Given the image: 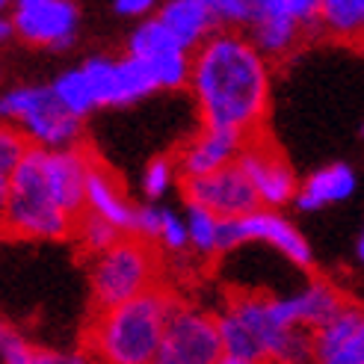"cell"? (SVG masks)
Wrapping results in <instances>:
<instances>
[{
    "mask_svg": "<svg viewBox=\"0 0 364 364\" xmlns=\"http://www.w3.org/2000/svg\"><path fill=\"white\" fill-rule=\"evenodd\" d=\"M18 335H21V332H18L12 323H6L4 317H0V358H4V353L12 347V341H15Z\"/></svg>",
    "mask_w": 364,
    "mask_h": 364,
    "instance_id": "32",
    "label": "cell"
},
{
    "mask_svg": "<svg viewBox=\"0 0 364 364\" xmlns=\"http://www.w3.org/2000/svg\"><path fill=\"white\" fill-rule=\"evenodd\" d=\"M15 36V27H12V18L6 15V12H0V45L4 42H9Z\"/></svg>",
    "mask_w": 364,
    "mask_h": 364,
    "instance_id": "33",
    "label": "cell"
},
{
    "mask_svg": "<svg viewBox=\"0 0 364 364\" xmlns=\"http://www.w3.org/2000/svg\"><path fill=\"white\" fill-rule=\"evenodd\" d=\"M9 6H6V0H0V12H6Z\"/></svg>",
    "mask_w": 364,
    "mask_h": 364,
    "instance_id": "36",
    "label": "cell"
},
{
    "mask_svg": "<svg viewBox=\"0 0 364 364\" xmlns=\"http://www.w3.org/2000/svg\"><path fill=\"white\" fill-rule=\"evenodd\" d=\"M216 364H255V361H249V358H240V355H223L220 361H216Z\"/></svg>",
    "mask_w": 364,
    "mask_h": 364,
    "instance_id": "34",
    "label": "cell"
},
{
    "mask_svg": "<svg viewBox=\"0 0 364 364\" xmlns=\"http://www.w3.org/2000/svg\"><path fill=\"white\" fill-rule=\"evenodd\" d=\"M86 213L101 216L104 223H110L122 234H131L134 228L136 205H131V198H127L124 187L119 184V178L101 160L92 166L89 181H86Z\"/></svg>",
    "mask_w": 364,
    "mask_h": 364,
    "instance_id": "17",
    "label": "cell"
},
{
    "mask_svg": "<svg viewBox=\"0 0 364 364\" xmlns=\"http://www.w3.org/2000/svg\"><path fill=\"white\" fill-rule=\"evenodd\" d=\"M361 136H364V127H361Z\"/></svg>",
    "mask_w": 364,
    "mask_h": 364,
    "instance_id": "37",
    "label": "cell"
},
{
    "mask_svg": "<svg viewBox=\"0 0 364 364\" xmlns=\"http://www.w3.org/2000/svg\"><path fill=\"white\" fill-rule=\"evenodd\" d=\"M113 9L119 15H127V18H139V21H145V18H151V9H157L151 0H116Z\"/></svg>",
    "mask_w": 364,
    "mask_h": 364,
    "instance_id": "31",
    "label": "cell"
},
{
    "mask_svg": "<svg viewBox=\"0 0 364 364\" xmlns=\"http://www.w3.org/2000/svg\"><path fill=\"white\" fill-rule=\"evenodd\" d=\"M163 210H166V208H157V205H139V208H136V213H134V228H131L134 237L154 243V240H157V234H160Z\"/></svg>",
    "mask_w": 364,
    "mask_h": 364,
    "instance_id": "29",
    "label": "cell"
},
{
    "mask_svg": "<svg viewBox=\"0 0 364 364\" xmlns=\"http://www.w3.org/2000/svg\"><path fill=\"white\" fill-rule=\"evenodd\" d=\"M317 27V0H255V15L246 27V36L267 60H284Z\"/></svg>",
    "mask_w": 364,
    "mask_h": 364,
    "instance_id": "7",
    "label": "cell"
},
{
    "mask_svg": "<svg viewBox=\"0 0 364 364\" xmlns=\"http://www.w3.org/2000/svg\"><path fill=\"white\" fill-rule=\"evenodd\" d=\"M213 9H216L220 30L243 33L255 15V0H213Z\"/></svg>",
    "mask_w": 364,
    "mask_h": 364,
    "instance_id": "28",
    "label": "cell"
},
{
    "mask_svg": "<svg viewBox=\"0 0 364 364\" xmlns=\"http://www.w3.org/2000/svg\"><path fill=\"white\" fill-rule=\"evenodd\" d=\"M184 220L190 228V246L196 255L213 258V255L225 252V220H220V216H213L210 210L196 208V205L184 208Z\"/></svg>",
    "mask_w": 364,
    "mask_h": 364,
    "instance_id": "22",
    "label": "cell"
},
{
    "mask_svg": "<svg viewBox=\"0 0 364 364\" xmlns=\"http://www.w3.org/2000/svg\"><path fill=\"white\" fill-rule=\"evenodd\" d=\"M157 249H163L166 255H187L193 252L190 246V228H187V220L184 213L178 210H163V223H160V234H157Z\"/></svg>",
    "mask_w": 364,
    "mask_h": 364,
    "instance_id": "26",
    "label": "cell"
},
{
    "mask_svg": "<svg viewBox=\"0 0 364 364\" xmlns=\"http://www.w3.org/2000/svg\"><path fill=\"white\" fill-rule=\"evenodd\" d=\"M83 75L92 86V95L98 107H131L151 92H160L151 65L139 57H89L83 65Z\"/></svg>",
    "mask_w": 364,
    "mask_h": 364,
    "instance_id": "10",
    "label": "cell"
},
{
    "mask_svg": "<svg viewBox=\"0 0 364 364\" xmlns=\"http://www.w3.org/2000/svg\"><path fill=\"white\" fill-rule=\"evenodd\" d=\"M71 237H75V243L89 255V258H95V255L107 252L119 237H124V234L119 228H113L110 223H104L101 216L95 213H80L77 223H75V231H71Z\"/></svg>",
    "mask_w": 364,
    "mask_h": 364,
    "instance_id": "25",
    "label": "cell"
},
{
    "mask_svg": "<svg viewBox=\"0 0 364 364\" xmlns=\"http://www.w3.org/2000/svg\"><path fill=\"white\" fill-rule=\"evenodd\" d=\"M355 258L364 264V228H361V234H358V243H355Z\"/></svg>",
    "mask_w": 364,
    "mask_h": 364,
    "instance_id": "35",
    "label": "cell"
},
{
    "mask_svg": "<svg viewBox=\"0 0 364 364\" xmlns=\"http://www.w3.org/2000/svg\"><path fill=\"white\" fill-rule=\"evenodd\" d=\"M9 18L21 42L50 50L71 48L80 30V9L71 0H18Z\"/></svg>",
    "mask_w": 364,
    "mask_h": 364,
    "instance_id": "11",
    "label": "cell"
},
{
    "mask_svg": "<svg viewBox=\"0 0 364 364\" xmlns=\"http://www.w3.org/2000/svg\"><path fill=\"white\" fill-rule=\"evenodd\" d=\"M225 355L216 314L205 308L178 305L151 364H216Z\"/></svg>",
    "mask_w": 364,
    "mask_h": 364,
    "instance_id": "8",
    "label": "cell"
},
{
    "mask_svg": "<svg viewBox=\"0 0 364 364\" xmlns=\"http://www.w3.org/2000/svg\"><path fill=\"white\" fill-rule=\"evenodd\" d=\"M216 326L225 353L255 364H272L279 347L294 329L282 317L279 299L264 294H234L216 314Z\"/></svg>",
    "mask_w": 364,
    "mask_h": 364,
    "instance_id": "6",
    "label": "cell"
},
{
    "mask_svg": "<svg viewBox=\"0 0 364 364\" xmlns=\"http://www.w3.org/2000/svg\"><path fill=\"white\" fill-rule=\"evenodd\" d=\"M181 190H184L187 205L205 208L213 216H220V220H240V216L261 208L258 196H255V187L249 184L246 172L237 163L223 172L205 175V178L181 181Z\"/></svg>",
    "mask_w": 364,
    "mask_h": 364,
    "instance_id": "13",
    "label": "cell"
},
{
    "mask_svg": "<svg viewBox=\"0 0 364 364\" xmlns=\"http://www.w3.org/2000/svg\"><path fill=\"white\" fill-rule=\"evenodd\" d=\"M246 243H264L299 269L314 267L311 243H308L305 234L290 223L282 210L258 208V210L240 216V220H225V252L246 246Z\"/></svg>",
    "mask_w": 364,
    "mask_h": 364,
    "instance_id": "9",
    "label": "cell"
},
{
    "mask_svg": "<svg viewBox=\"0 0 364 364\" xmlns=\"http://www.w3.org/2000/svg\"><path fill=\"white\" fill-rule=\"evenodd\" d=\"M50 86H53V92H57L60 104L65 107L71 116H77L80 122H83L89 113H92V110H98L95 95H92V86H89V80H86V75H83L80 65L63 71V75L53 80Z\"/></svg>",
    "mask_w": 364,
    "mask_h": 364,
    "instance_id": "23",
    "label": "cell"
},
{
    "mask_svg": "<svg viewBox=\"0 0 364 364\" xmlns=\"http://www.w3.org/2000/svg\"><path fill=\"white\" fill-rule=\"evenodd\" d=\"M75 216L65 213L57 198L50 196L42 166H39V151L30 149L24 160L18 163V169L12 175V193H9V205L0 234L15 240H68L75 231Z\"/></svg>",
    "mask_w": 364,
    "mask_h": 364,
    "instance_id": "5",
    "label": "cell"
},
{
    "mask_svg": "<svg viewBox=\"0 0 364 364\" xmlns=\"http://www.w3.org/2000/svg\"><path fill=\"white\" fill-rule=\"evenodd\" d=\"M237 166L246 172L249 184L255 187V196H258L261 208L279 210L296 198V190H299L296 172L290 169V163L284 160V154L276 145L269 142L267 134L246 139Z\"/></svg>",
    "mask_w": 364,
    "mask_h": 364,
    "instance_id": "12",
    "label": "cell"
},
{
    "mask_svg": "<svg viewBox=\"0 0 364 364\" xmlns=\"http://www.w3.org/2000/svg\"><path fill=\"white\" fill-rule=\"evenodd\" d=\"M243 145H246V136L234 134V131H223V127L202 124L175 154L181 181L205 178V175L234 166V163L240 160Z\"/></svg>",
    "mask_w": 364,
    "mask_h": 364,
    "instance_id": "14",
    "label": "cell"
},
{
    "mask_svg": "<svg viewBox=\"0 0 364 364\" xmlns=\"http://www.w3.org/2000/svg\"><path fill=\"white\" fill-rule=\"evenodd\" d=\"M269 60L246 33L220 30L193 50L190 92L208 127L234 131L246 139L264 134L269 110Z\"/></svg>",
    "mask_w": 364,
    "mask_h": 364,
    "instance_id": "1",
    "label": "cell"
},
{
    "mask_svg": "<svg viewBox=\"0 0 364 364\" xmlns=\"http://www.w3.org/2000/svg\"><path fill=\"white\" fill-rule=\"evenodd\" d=\"M160 249L134 234L119 237L107 252L89 258V290L95 311L131 302L160 287Z\"/></svg>",
    "mask_w": 364,
    "mask_h": 364,
    "instance_id": "4",
    "label": "cell"
},
{
    "mask_svg": "<svg viewBox=\"0 0 364 364\" xmlns=\"http://www.w3.org/2000/svg\"><path fill=\"white\" fill-rule=\"evenodd\" d=\"M157 18L190 53L202 48L213 33H220L213 0H169L157 9Z\"/></svg>",
    "mask_w": 364,
    "mask_h": 364,
    "instance_id": "18",
    "label": "cell"
},
{
    "mask_svg": "<svg viewBox=\"0 0 364 364\" xmlns=\"http://www.w3.org/2000/svg\"><path fill=\"white\" fill-rule=\"evenodd\" d=\"M320 30L347 45H364V0H323Z\"/></svg>",
    "mask_w": 364,
    "mask_h": 364,
    "instance_id": "20",
    "label": "cell"
},
{
    "mask_svg": "<svg viewBox=\"0 0 364 364\" xmlns=\"http://www.w3.org/2000/svg\"><path fill=\"white\" fill-rule=\"evenodd\" d=\"M24 364H95L83 350H45L36 347Z\"/></svg>",
    "mask_w": 364,
    "mask_h": 364,
    "instance_id": "30",
    "label": "cell"
},
{
    "mask_svg": "<svg viewBox=\"0 0 364 364\" xmlns=\"http://www.w3.org/2000/svg\"><path fill=\"white\" fill-rule=\"evenodd\" d=\"M276 299H279V311L287 320V326L308 329V332L323 329V326L332 317H338L343 311V305L350 302L338 284L326 282V279H311L299 290H294V294L276 296Z\"/></svg>",
    "mask_w": 364,
    "mask_h": 364,
    "instance_id": "15",
    "label": "cell"
},
{
    "mask_svg": "<svg viewBox=\"0 0 364 364\" xmlns=\"http://www.w3.org/2000/svg\"><path fill=\"white\" fill-rule=\"evenodd\" d=\"M30 151V145L24 142V136L15 131V127L0 122V225H4L6 216V205H9V193H12V175L18 169V163L24 160V154Z\"/></svg>",
    "mask_w": 364,
    "mask_h": 364,
    "instance_id": "24",
    "label": "cell"
},
{
    "mask_svg": "<svg viewBox=\"0 0 364 364\" xmlns=\"http://www.w3.org/2000/svg\"><path fill=\"white\" fill-rule=\"evenodd\" d=\"M178 50H187V48L175 39L172 30L157 18V12L151 18H145V21H139L131 33V39H127V53L139 57V60H160V57H169V53H178Z\"/></svg>",
    "mask_w": 364,
    "mask_h": 364,
    "instance_id": "21",
    "label": "cell"
},
{
    "mask_svg": "<svg viewBox=\"0 0 364 364\" xmlns=\"http://www.w3.org/2000/svg\"><path fill=\"white\" fill-rule=\"evenodd\" d=\"M0 122L15 127L30 149L63 151L83 142V122L60 104L50 83L9 86L0 92Z\"/></svg>",
    "mask_w": 364,
    "mask_h": 364,
    "instance_id": "3",
    "label": "cell"
},
{
    "mask_svg": "<svg viewBox=\"0 0 364 364\" xmlns=\"http://www.w3.org/2000/svg\"><path fill=\"white\" fill-rule=\"evenodd\" d=\"M178 299L166 287L95 311L83 332V353L95 364H151Z\"/></svg>",
    "mask_w": 364,
    "mask_h": 364,
    "instance_id": "2",
    "label": "cell"
},
{
    "mask_svg": "<svg viewBox=\"0 0 364 364\" xmlns=\"http://www.w3.org/2000/svg\"><path fill=\"white\" fill-rule=\"evenodd\" d=\"M353 193H355L353 166H347V163H329V166H320L317 172H311L302 181L294 205L302 213H314V210L347 202Z\"/></svg>",
    "mask_w": 364,
    "mask_h": 364,
    "instance_id": "19",
    "label": "cell"
},
{
    "mask_svg": "<svg viewBox=\"0 0 364 364\" xmlns=\"http://www.w3.org/2000/svg\"><path fill=\"white\" fill-rule=\"evenodd\" d=\"M314 364H364V305L347 302L314 332Z\"/></svg>",
    "mask_w": 364,
    "mask_h": 364,
    "instance_id": "16",
    "label": "cell"
},
{
    "mask_svg": "<svg viewBox=\"0 0 364 364\" xmlns=\"http://www.w3.org/2000/svg\"><path fill=\"white\" fill-rule=\"evenodd\" d=\"M178 178H181V172H178V163L172 157H154L149 166H145V172H142V193H145V198H163L172 190V184Z\"/></svg>",
    "mask_w": 364,
    "mask_h": 364,
    "instance_id": "27",
    "label": "cell"
}]
</instances>
